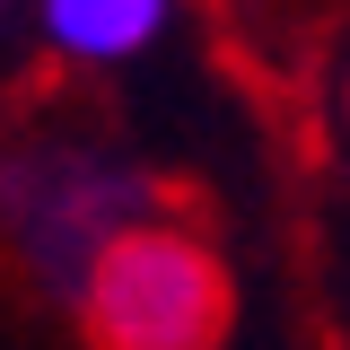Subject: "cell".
Returning a JSON list of instances; mask_svg holds the SVG:
<instances>
[{
	"mask_svg": "<svg viewBox=\"0 0 350 350\" xmlns=\"http://www.w3.org/2000/svg\"><path fill=\"white\" fill-rule=\"evenodd\" d=\"M79 315L114 350H211L228 333L237 298H228V271L202 237L123 219L79 262Z\"/></svg>",
	"mask_w": 350,
	"mask_h": 350,
	"instance_id": "6da1fadb",
	"label": "cell"
},
{
	"mask_svg": "<svg viewBox=\"0 0 350 350\" xmlns=\"http://www.w3.org/2000/svg\"><path fill=\"white\" fill-rule=\"evenodd\" d=\"M131 202H140V184H131V175H105L96 158H70L53 202H36V193H27L18 237L36 245L44 271H70V280H79V262H88V254H96V245H105V237L131 219Z\"/></svg>",
	"mask_w": 350,
	"mask_h": 350,
	"instance_id": "7a4b0ae2",
	"label": "cell"
},
{
	"mask_svg": "<svg viewBox=\"0 0 350 350\" xmlns=\"http://www.w3.org/2000/svg\"><path fill=\"white\" fill-rule=\"evenodd\" d=\"M36 27L62 62H131L175 27V0H36Z\"/></svg>",
	"mask_w": 350,
	"mask_h": 350,
	"instance_id": "3957f363",
	"label": "cell"
}]
</instances>
